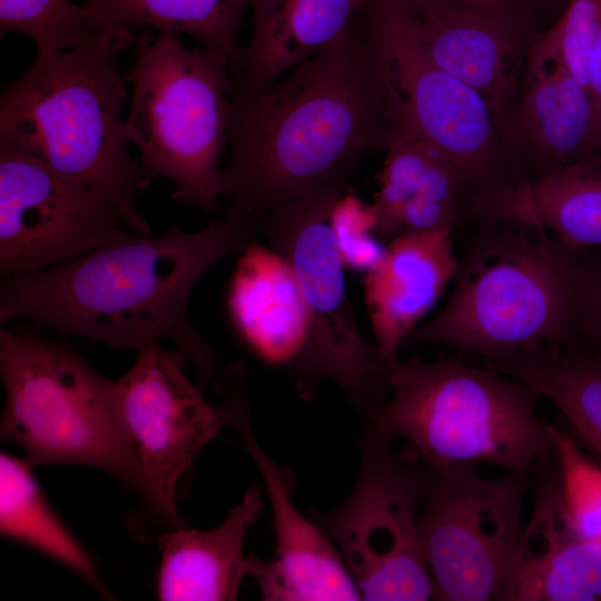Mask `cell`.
Returning <instances> with one entry per match:
<instances>
[{"label":"cell","instance_id":"obj_1","mask_svg":"<svg viewBox=\"0 0 601 601\" xmlns=\"http://www.w3.org/2000/svg\"><path fill=\"white\" fill-rule=\"evenodd\" d=\"M390 131L386 70L367 19L267 89L231 96L221 197L260 225L277 207L351 174Z\"/></svg>","mask_w":601,"mask_h":601},{"label":"cell","instance_id":"obj_2","mask_svg":"<svg viewBox=\"0 0 601 601\" xmlns=\"http://www.w3.org/2000/svg\"><path fill=\"white\" fill-rule=\"evenodd\" d=\"M259 233L258 223L227 211L196 233L171 224L156 237L134 234L52 268L3 277L0 323L28 318L117 349L168 339L204 390L218 373L216 351L191 322L189 297L211 266L243 254Z\"/></svg>","mask_w":601,"mask_h":601},{"label":"cell","instance_id":"obj_3","mask_svg":"<svg viewBox=\"0 0 601 601\" xmlns=\"http://www.w3.org/2000/svg\"><path fill=\"white\" fill-rule=\"evenodd\" d=\"M136 37L96 33L86 45L39 55L0 97V146L38 160L107 198L129 229L151 236L135 197L152 181L128 149L127 98L117 53Z\"/></svg>","mask_w":601,"mask_h":601},{"label":"cell","instance_id":"obj_4","mask_svg":"<svg viewBox=\"0 0 601 601\" xmlns=\"http://www.w3.org/2000/svg\"><path fill=\"white\" fill-rule=\"evenodd\" d=\"M388 397L365 412L368 427L424 466L490 464L528 475L555 457L542 397L491 367L456 359H398L387 368Z\"/></svg>","mask_w":601,"mask_h":601},{"label":"cell","instance_id":"obj_5","mask_svg":"<svg viewBox=\"0 0 601 601\" xmlns=\"http://www.w3.org/2000/svg\"><path fill=\"white\" fill-rule=\"evenodd\" d=\"M500 224L475 239L447 304L408 335L411 343L447 345L492 361L530 345L571 341L578 250L542 229Z\"/></svg>","mask_w":601,"mask_h":601},{"label":"cell","instance_id":"obj_6","mask_svg":"<svg viewBox=\"0 0 601 601\" xmlns=\"http://www.w3.org/2000/svg\"><path fill=\"white\" fill-rule=\"evenodd\" d=\"M0 374L6 394L1 440L21 447L32 467L102 470L146 501L144 469L115 381L68 346L4 327Z\"/></svg>","mask_w":601,"mask_h":601},{"label":"cell","instance_id":"obj_7","mask_svg":"<svg viewBox=\"0 0 601 601\" xmlns=\"http://www.w3.org/2000/svg\"><path fill=\"white\" fill-rule=\"evenodd\" d=\"M135 45L128 141L151 181L166 177L176 185L175 200L214 211L229 135L230 67L219 53L188 48L174 33L142 32Z\"/></svg>","mask_w":601,"mask_h":601},{"label":"cell","instance_id":"obj_8","mask_svg":"<svg viewBox=\"0 0 601 601\" xmlns=\"http://www.w3.org/2000/svg\"><path fill=\"white\" fill-rule=\"evenodd\" d=\"M347 178L339 175L277 207L260 221V233L288 266L305 309L306 343L292 377L298 394L313 398L318 383L328 380L364 413L386 398L387 366L358 332L329 220Z\"/></svg>","mask_w":601,"mask_h":601},{"label":"cell","instance_id":"obj_9","mask_svg":"<svg viewBox=\"0 0 601 601\" xmlns=\"http://www.w3.org/2000/svg\"><path fill=\"white\" fill-rule=\"evenodd\" d=\"M367 29L386 70L390 129L421 137L453 161L466 184L471 215L496 206L515 183L489 104L430 59L403 0H374Z\"/></svg>","mask_w":601,"mask_h":601},{"label":"cell","instance_id":"obj_10","mask_svg":"<svg viewBox=\"0 0 601 601\" xmlns=\"http://www.w3.org/2000/svg\"><path fill=\"white\" fill-rule=\"evenodd\" d=\"M391 444L367 426L352 493L338 508L309 514L335 544L362 600L425 601L435 597L418 534L425 472Z\"/></svg>","mask_w":601,"mask_h":601},{"label":"cell","instance_id":"obj_11","mask_svg":"<svg viewBox=\"0 0 601 601\" xmlns=\"http://www.w3.org/2000/svg\"><path fill=\"white\" fill-rule=\"evenodd\" d=\"M422 466L418 534L434 599L505 600L528 475L508 472L486 479L474 465Z\"/></svg>","mask_w":601,"mask_h":601},{"label":"cell","instance_id":"obj_12","mask_svg":"<svg viewBox=\"0 0 601 601\" xmlns=\"http://www.w3.org/2000/svg\"><path fill=\"white\" fill-rule=\"evenodd\" d=\"M134 233L107 198L0 146V276L42 272Z\"/></svg>","mask_w":601,"mask_h":601},{"label":"cell","instance_id":"obj_13","mask_svg":"<svg viewBox=\"0 0 601 601\" xmlns=\"http://www.w3.org/2000/svg\"><path fill=\"white\" fill-rule=\"evenodd\" d=\"M179 349L154 341L116 382L124 420L144 469L148 505L168 529L184 526L177 510V486L206 445L225 425L221 406H215L193 384Z\"/></svg>","mask_w":601,"mask_h":601},{"label":"cell","instance_id":"obj_14","mask_svg":"<svg viewBox=\"0 0 601 601\" xmlns=\"http://www.w3.org/2000/svg\"><path fill=\"white\" fill-rule=\"evenodd\" d=\"M247 372L242 363L225 367L215 378L225 425L234 427L257 467L272 508L275 548L270 559L246 556L264 600H361L351 573L326 533L295 505V480L259 445L250 423Z\"/></svg>","mask_w":601,"mask_h":601},{"label":"cell","instance_id":"obj_15","mask_svg":"<svg viewBox=\"0 0 601 601\" xmlns=\"http://www.w3.org/2000/svg\"><path fill=\"white\" fill-rule=\"evenodd\" d=\"M424 51L489 104L502 139L530 45L532 21L510 9L462 0H403Z\"/></svg>","mask_w":601,"mask_h":601},{"label":"cell","instance_id":"obj_16","mask_svg":"<svg viewBox=\"0 0 601 601\" xmlns=\"http://www.w3.org/2000/svg\"><path fill=\"white\" fill-rule=\"evenodd\" d=\"M591 100L548 31L533 38L504 144L515 187L540 180L585 154Z\"/></svg>","mask_w":601,"mask_h":601},{"label":"cell","instance_id":"obj_17","mask_svg":"<svg viewBox=\"0 0 601 601\" xmlns=\"http://www.w3.org/2000/svg\"><path fill=\"white\" fill-rule=\"evenodd\" d=\"M535 471L533 509L516 543L505 600H601V540L573 525L556 459Z\"/></svg>","mask_w":601,"mask_h":601},{"label":"cell","instance_id":"obj_18","mask_svg":"<svg viewBox=\"0 0 601 601\" xmlns=\"http://www.w3.org/2000/svg\"><path fill=\"white\" fill-rule=\"evenodd\" d=\"M453 230L454 227H443L398 236L366 272L365 303L377 354L387 368L397 361L400 345L457 273Z\"/></svg>","mask_w":601,"mask_h":601},{"label":"cell","instance_id":"obj_19","mask_svg":"<svg viewBox=\"0 0 601 601\" xmlns=\"http://www.w3.org/2000/svg\"><path fill=\"white\" fill-rule=\"evenodd\" d=\"M373 206L378 237L454 227L470 215L471 197L453 161L428 141L391 128Z\"/></svg>","mask_w":601,"mask_h":601},{"label":"cell","instance_id":"obj_20","mask_svg":"<svg viewBox=\"0 0 601 601\" xmlns=\"http://www.w3.org/2000/svg\"><path fill=\"white\" fill-rule=\"evenodd\" d=\"M374 0H249L252 36L236 91L267 89L363 24Z\"/></svg>","mask_w":601,"mask_h":601},{"label":"cell","instance_id":"obj_21","mask_svg":"<svg viewBox=\"0 0 601 601\" xmlns=\"http://www.w3.org/2000/svg\"><path fill=\"white\" fill-rule=\"evenodd\" d=\"M262 510L260 489L252 485L218 526L210 530L179 526L160 534L157 598L162 601L236 600L242 580L247 575L245 539Z\"/></svg>","mask_w":601,"mask_h":601},{"label":"cell","instance_id":"obj_22","mask_svg":"<svg viewBox=\"0 0 601 601\" xmlns=\"http://www.w3.org/2000/svg\"><path fill=\"white\" fill-rule=\"evenodd\" d=\"M228 307L248 347L292 377L304 352L307 322L286 263L254 242L235 272Z\"/></svg>","mask_w":601,"mask_h":601},{"label":"cell","instance_id":"obj_23","mask_svg":"<svg viewBox=\"0 0 601 601\" xmlns=\"http://www.w3.org/2000/svg\"><path fill=\"white\" fill-rule=\"evenodd\" d=\"M487 223L542 229L572 248H601V156L581 157L553 174L514 187Z\"/></svg>","mask_w":601,"mask_h":601},{"label":"cell","instance_id":"obj_24","mask_svg":"<svg viewBox=\"0 0 601 601\" xmlns=\"http://www.w3.org/2000/svg\"><path fill=\"white\" fill-rule=\"evenodd\" d=\"M82 6L93 35L131 37L132 27L184 33L224 57L239 82L238 32L249 0H87Z\"/></svg>","mask_w":601,"mask_h":601},{"label":"cell","instance_id":"obj_25","mask_svg":"<svg viewBox=\"0 0 601 601\" xmlns=\"http://www.w3.org/2000/svg\"><path fill=\"white\" fill-rule=\"evenodd\" d=\"M570 342L539 343L485 363L549 398L601 459V355Z\"/></svg>","mask_w":601,"mask_h":601},{"label":"cell","instance_id":"obj_26","mask_svg":"<svg viewBox=\"0 0 601 601\" xmlns=\"http://www.w3.org/2000/svg\"><path fill=\"white\" fill-rule=\"evenodd\" d=\"M24 457L0 454V532L63 564L106 594L97 568L50 508Z\"/></svg>","mask_w":601,"mask_h":601},{"label":"cell","instance_id":"obj_27","mask_svg":"<svg viewBox=\"0 0 601 601\" xmlns=\"http://www.w3.org/2000/svg\"><path fill=\"white\" fill-rule=\"evenodd\" d=\"M17 32L31 38L39 55L81 47L93 33L83 6L71 0H0V35Z\"/></svg>","mask_w":601,"mask_h":601},{"label":"cell","instance_id":"obj_28","mask_svg":"<svg viewBox=\"0 0 601 601\" xmlns=\"http://www.w3.org/2000/svg\"><path fill=\"white\" fill-rule=\"evenodd\" d=\"M568 514L588 539L601 540V466L587 457L561 427L546 423Z\"/></svg>","mask_w":601,"mask_h":601},{"label":"cell","instance_id":"obj_29","mask_svg":"<svg viewBox=\"0 0 601 601\" xmlns=\"http://www.w3.org/2000/svg\"><path fill=\"white\" fill-rule=\"evenodd\" d=\"M329 220L345 266L367 272L380 260L385 247L376 239L372 205L345 191L334 205Z\"/></svg>","mask_w":601,"mask_h":601},{"label":"cell","instance_id":"obj_30","mask_svg":"<svg viewBox=\"0 0 601 601\" xmlns=\"http://www.w3.org/2000/svg\"><path fill=\"white\" fill-rule=\"evenodd\" d=\"M574 332L584 336L601 355V259L591 266L581 263Z\"/></svg>","mask_w":601,"mask_h":601},{"label":"cell","instance_id":"obj_31","mask_svg":"<svg viewBox=\"0 0 601 601\" xmlns=\"http://www.w3.org/2000/svg\"><path fill=\"white\" fill-rule=\"evenodd\" d=\"M587 81L591 100V121L584 156H591L601 149V17L588 59Z\"/></svg>","mask_w":601,"mask_h":601},{"label":"cell","instance_id":"obj_32","mask_svg":"<svg viewBox=\"0 0 601 601\" xmlns=\"http://www.w3.org/2000/svg\"><path fill=\"white\" fill-rule=\"evenodd\" d=\"M467 2H474L485 6H493L513 10L523 16H529V9L539 0H462Z\"/></svg>","mask_w":601,"mask_h":601}]
</instances>
